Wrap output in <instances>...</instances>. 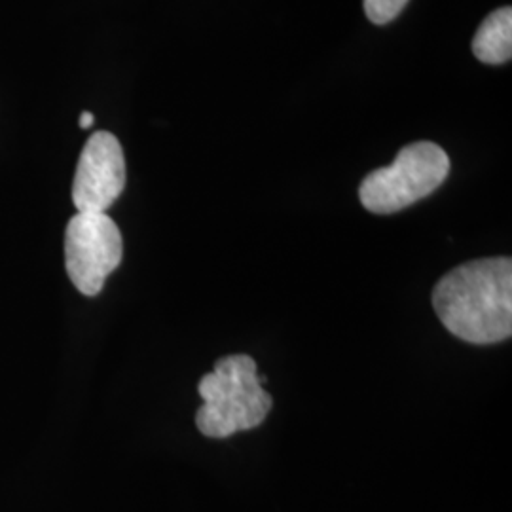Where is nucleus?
Here are the masks:
<instances>
[{"label": "nucleus", "mask_w": 512, "mask_h": 512, "mask_svg": "<svg viewBox=\"0 0 512 512\" xmlns=\"http://www.w3.org/2000/svg\"><path fill=\"white\" fill-rule=\"evenodd\" d=\"M433 308L463 342L488 346L511 338V258H478L454 268L437 283Z\"/></svg>", "instance_id": "obj_1"}, {"label": "nucleus", "mask_w": 512, "mask_h": 512, "mask_svg": "<svg viewBox=\"0 0 512 512\" xmlns=\"http://www.w3.org/2000/svg\"><path fill=\"white\" fill-rule=\"evenodd\" d=\"M198 391L203 406L196 414L200 433L226 439L238 431H251L268 418L274 399L258 380L256 363L249 355H228L205 374Z\"/></svg>", "instance_id": "obj_2"}, {"label": "nucleus", "mask_w": 512, "mask_h": 512, "mask_svg": "<svg viewBox=\"0 0 512 512\" xmlns=\"http://www.w3.org/2000/svg\"><path fill=\"white\" fill-rule=\"evenodd\" d=\"M450 173L448 154L435 143L404 147L395 162L366 175L359 198L366 211L391 215L433 194Z\"/></svg>", "instance_id": "obj_3"}, {"label": "nucleus", "mask_w": 512, "mask_h": 512, "mask_svg": "<svg viewBox=\"0 0 512 512\" xmlns=\"http://www.w3.org/2000/svg\"><path fill=\"white\" fill-rule=\"evenodd\" d=\"M124 241L107 213H76L65 230V268L76 291L97 296L122 262Z\"/></svg>", "instance_id": "obj_4"}, {"label": "nucleus", "mask_w": 512, "mask_h": 512, "mask_svg": "<svg viewBox=\"0 0 512 512\" xmlns=\"http://www.w3.org/2000/svg\"><path fill=\"white\" fill-rule=\"evenodd\" d=\"M126 188V158L120 141L109 131H97L80 154L73 181L78 213H107Z\"/></svg>", "instance_id": "obj_5"}, {"label": "nucleus", "mask_w": 512, "mask_h": 512, "mask_svg": "<svg viewBox=\"0 0 512 512\" xmlns=\"http://www.w3.org/2000/svg\"><path fill=\"white\" fill-rule=\"evenodd\" d=\"M473 54L486 65L509 63L512 55L511 6L499 8L482 21L473 38Z\"/></svg>", "instance_id": "obj_6"}, {"label": "nucleus", "mask_w": 512, "mask_h": 512, "mask_svg": "<svg viewBox=\"0 0 512 512\" xmlns=\"http://www.w3.org/2000/svg\"><path fill=\"white\" fill-rule=\"evenodd\" d=\"M408 0H365L366 18L374 25H385L397 18Z\"/></svg>", "instance_id": "obj_7"}, {"label": "nucleus", "mask_w": 512, "mask_h": 512, "mask_svg": "<svg viewBox=\"0 0 512 512\" xmlns=\"http://www.w3.org/2000/svg\"><path fill=\"white\" fill-rule=\"evenodd\" d=\"M93 122H95V116H93L92 112H88V110H84L82 114H80V120H78V126L82 129H90L93 126Z\"/></svg>", "instance_id": "obj_8"}]
</instances>
